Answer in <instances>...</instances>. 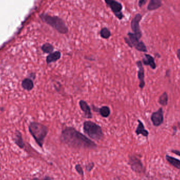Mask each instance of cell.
Returning <instances> with one entry per match:
<instances>
[{
  "instance_id": "1",
  "label": "cell",
  "mask_w": 180,
  "mask_h": 180,
  "mask_svg": "<svg viewBox=\"0 0 180 180\" xmlns=\"http://www.w3.org/2000/svg\"><path fill=\"white\" fill-rule=\"evenodd\" d=\"M60 140L70 148L78 149H94L96 143L73 127H66L62 131Z\"/></svg>"
},
{
  "instance_id": "2",
  "label": "cell",
  "mask_w": 180,
  "mask_h": 180,
  "mask_svg": "<svg viewBox=\"0 0 180 180\" xmlns=\"http://www.w3.org/2000/svg\"><path fill=\"white\" fill-rule=\"evenodd\" d=\"M29 132L34 138L36 142L40 148H42L44 139L49 132L48 128L43 124L37 122H32L30 124Z\"/></svg>"
},
{
  "instance_id": "3",
  "label": "cell",
  "mask_w": 180,
  "mask_h": 180,
  "mask_svg": "<svg viewBox=\"0 0 180 180\" xmlns=\"http://www.w3.org/2000/svg\"><path fill=\"white\" fill-rule=\"evenodd\" d=\"M40 17L43 22L54 28L59 33L66 34L68 32V27L64 21L58 16H52L48 14L43 13Z\"/></svg>"
},
{
  "instance_id": "4",
  "label": "cell",
  "mask_w": 180,
  "mask_h": 180,
  "mask_svg": "<svg viewBox=\"0 0 180 180\" xmlns=\"http://www.w3.org/2000/svg\"><path fill=\"white\" fill-rule=\"evenodd\" d=\"M83 131L91 139L99 141L104 138V133L100 125L92 121H85L83 123Z\"/></svg>"
},
{
  "instance_id": "5",
  "label": "cell",
  "mask_w": 180,
  "mask_h": 180,
  "mask_svg": "<svg viewBox=\"0 0 180 180\" xmlns=\"http://www.w3.org/2000/svg\"><path fill=\"white\" fill-rule=\"evenodd\" d=\"M127 36L129 37V38H124V41L130 48L134 47L138 51L143 52H146L148 51L145 44L143 41H140L133 33H128Z\"/></svg>"
},
{
  "instance_id": "6",
  "label": "cell",
  "mask_w": 180,
  "mask_h": 180,
  "mask_svg": "<svg viewBox=\"0 0 180 180\" xmlns=\"http://www.w3.org/2000/svg\"><path fill=\"white\" fill-rule=\"evenodd\" d=\"M107 5L110 7L113 13L119 20H122L124 17L123 14L122 13L123 6L122 4L114 0H105Z\"/></svg>"
},
{
  "instance_id": "7",
  "label": "cell",
  "mask_w": 180,
  "mask_h": 180,
  "mask_svg": "<svg viewBox=\"0 0 180 180\" xmlns=\"http://www.w3.org/2000/svg\"><path fill=\"white\" fill-rule=\"evenodd\" d=\"M129 165L131 167L133 171L138 173H143L144 171V168L143 163L139 158H138L135 155H131L129 156V159L128 162Z\"/></svg>"
},
{
  "instance_id": "8",
  "label": "cell",
  "mask_w": 180,
  "mask_h": 180,
  "mask_svg": "<svg viewBox=\"0 0 180 180\" xmlns=\"http://www.w3.org/2000/svg\"><path fill=\"white\" fill-rule=\"evenodd\" d=\"M142 18V16L141 14H136L133 18L131 22V29L132 30L133 33L139 39L142 37V32L140 26V22Z\"/></svg>"
},
{
  "instance_id": "9",
  "label": "cell",
  "mask_w": 180,
  "mask_h": 180,
  "mask_svg": "<svg viewBox=\"0 0 180 180\" xmlns=\"http://www.w3.org/2000/svg\"><path fill=\"white\" fill-rule=\"evenodd\" d=\"M151 120L153 125L156 127L160 126L163 124L164 121L163 109L160 108L158 111L153 112L151 116Z\"/></svg>"
},
{
  "instance_id": "10",
  "label": "cell",
  "mask_w": 180,
  "mask_h": 180,
  "mask_svg": "<svg viewBox=\"0 0 180 180\" xmlns=\"http://www.w3.org/2000/svg\"><path fill=\"white\" fill-rule=\"evenodd\" d=\"M136 64L138 68V77L140 81L139 87L141 89H143L145 84L144 81V69L142 61L140 60L138 61Z\"/></svg>"
},
{
  "instance_id": "11",
  "label": "cell",
  "mask_w": 180,
  "mask_h": 180,
  "mask_svg": "<svg viewBox=\"0 0 180 180\" xmlns=\"http://www.w3.org/2000/svg\"><path fill=\"white\" fill-rule=\"evenodd\" d=\"M79 106L82 111L84 112V117L86 118H92V113L91 112V109L90 108V106L88 105L85 101L83 100H80L79 102Z\"/></svg>"
},
{
  "instance_id": "12",
  "label": "cell",
  "mask_w": 180,
  "mask_h": 180,
  "mask_svg": "<svg viewBox=\"0 0 180 180\" xmlns=\"http://www.w3.org/2000/svg\"><path fill=\"white\" fill-rule=\"evenodd\" d=\"M143 64L145 66H149L152 69H155L156 68V63L155 62L154 59L151 55L145 54L144 57L142 59Z\"/></svg>"
},
{
  "instance_id": "13",
  "label": "cell",
  "mask_w": 180,
  "mask_h": 180,
  "mask_svg": "<svg viewBox=\"0 0 180 180\" xmlns=\"http://www.w3.org/2000/svg\"><path fill=\"white\" fill-rule=\"evenodd\" d=\"M61 57V53L60 52V51H54L47 56L46 59V63L50 64L52 62H55L58 61Z\"/></svg>"
},
{
  "instance_id": "14",
  "label": "cell",
  "mask_w": 180,
  "mask_h": 180,
  "mask_svg": "<svg viewBox=\"0 0 180 180\" xmlns=\"http://www.w3.org/2000/svg\"><path fill=\"white\" fill-rule=\"evenodd\" d=\"M138 125L135 130V133L137 135H142L143 136L148 138L149 136V132L145 128L143 122H142L140 119H138Z\"/></svg>"
},
{
  "instance_id": "15",
  "label": "cell",
  "mask_w": 180,
  "mask_h": 180,
  "mask_svg": "<svg viewBox=\"0 0 180 180\" xmlns=\"http://www.w3.org/2000/svg\"><path fill=\"white\" fill-rule=\"evenodd\" d=\"M162 3L160 0H151L148 4L147 9L149 11L157 10L162 7Z\"/></svg>"
},
{
  "instance_id": "16",
  "label": "cell",
  "mask_w": 180,
  "mask_h": 180,
  "mask_svg": "<svg viewBox=\"0 0 180 180\" xmlns=\"http://www.w3.org/2000/svg\"><path fill=\"white\" fill-rule=\"evenodd\" d=\"M165 158L167 161L170 163L171 165L178 169H180V160L175 158L169 156L168 155H167L165 156Z\"/></svg>"
},
{
  "instance_id": "17",
  "label": "cell",
  "mask_w": 180,
  "mask_h": 180,
  "mask_svg": "<svg viewBox=\"0 0 180 180\" xmlns=\"http://www.w3.org/2000/svg\"><path fill=\"white\" fill-rule=\"evenodd\" d=\"M97 112L100 114V115L104 118H107L111 114L110 108L107 106H104L98 109Z\"/></svg>"
},
{
  "instance_id": "18",
  "label": "cell",
  "mask_w": 180,
  "mask_h": 180,
  "mask_svg": "<svg viewBox=\"0 0 180 180\" xmlns=\"http://www.w3.org/2000/svg\"><path fill=\"white\" fill-rule=\"evenodd\" d=\"M15 142L19 148H23L24 147V143L22 138V134L19 131H17L15 137Z\"/></svg>"
},
{
  "instance_id": "19",
  "label": "cell",
  "mask_w": 180,
  "mask_h": 180,
  "mask_svg": "<svg viewBox=\"0 0 180 180\" xmlns=\"http://www.w3.org/2000/svg\"><path fill=\"white\" fill-rule=\"evenodd\" d=\"M22 85L23 88L27 90H31L34 87L33 82L29 78L25 79L22 82Z\"/></svg>"
},
{
  "instance_id": "20",
  "label": "cell",
  "mask_w": 180,
  "mask_h": 180,
  "mask_svg": "<svg viewBox=\"0 0 180 180\" xmlns=\"http://www.w3.org/2000/svg\"><path fill=\"white\" fill-rule=\"evenodd\" d=\"M41 49L43 51V52L51 54V53L53 52L54 48L52 44L47 42L43 44V46L41 47Z\"/></svg>"
},
{
  "instance_id": "21",
  "label": "cell",
  "mask_w": 180,
  "mask_h": 180,
  "mask_svg": "<svg viewBox=\"0 0 180 180\" xmlns=\"http://www.w3.org/2000/svg\"><path fill=\"white\" fill-rule=\"evenodd\" d=\"M168 96L166 92H163L159 98L158 102L162 106H165L168 105Z\"/></svg>"
},
{
  "instance_id": "22",
  "label": "cell",
  "mask_w": 180,
  "mask_h": 180,
  "mask_svg": "<svg viewBox=\"0 0 180 180\" xmlns=\"http://www.w3.org/2000/svg\"><path fill=\"white\" fill-rule=\"evenodd\" d=\"M100 35L103 39H108L111 36V33L108 28L104 27L101 30Z\"/></svg>"
},
{
  "instance_id": "23",
  "label": "cell",
  "mask_w": 180,
  "mask_h": 180,
  "mask_svg": "<svg viewBox=\"0 0 180 180\" xmlns=\"http://www.w3.org/2000/svg\"><path fill=\"white\" fill-rule=\"evenodd\" d=\"M75 169L76 171L78 172V173L79 175H81L82 177H83L84 174V171L83 170L82 167H81V165L79 164H78L75 166Z\"/></svg>"
},
{
  "instance_id": "24",
  "label": "cell",
  "mask_w": 180,
  "mask_h": 180,
  "mask_svg": "<svg viewBox=\"0 0 180 180\" xmlns=\"http://www.w3.org/2000/svg\"><path fill=\"white\" fill-rule=\"evenodd\" d=\"M94 163L93 162H91V163H89L85 165V168H86V170H87L88 172H91L92 171V169L94 168Z\"/></svg>"
},
{
  "instance_id": "25",
  "label": "cell",
  "mask_w": 180,
  "mask_h": 180,
  "mask_svg": "<svg viewBox=\"0 0 180 180\" xmlns=\"http://www.w3.org/2000/svg\"><path fill=\"white\" fill-rule=\"evenodd\" d=\"M146 2H147L146 0H140V1H139L138 5L139 6L140 8H142V7H143V5L145 4Z\"/></svg>"
},
{
  "instance_id": "26",
  "label": "cell",
  "mask_w": 180,
  "mask_h": 180,
  "mask_svg": "<svg viewBox=\"0 0 180 180\" xmlns=\"http://www.w3.org/2000/svg\"><path fill=\"white\" fill-rule=\"evenodd\" d=\"M171 152L172 153H174V154H175L180 156V151H179L178 150H172Z\"/></svg>"
},
{
  "instance_id": "27",
  "label": "cell",
  "mask_w": 180,
  "mask_h": 180,
  "mask_svg": "<svg viewBox=\"0 0 180 180\" xmlns=\"http://www.w3.org/2000/svg\"><path fill=\"white\" fill-rule=\"evenodd\" d=\"M177 57L178 58L179 60L180 61V49L178 50L177 51Z\"/></svg>"
},
{
  "instance_id": "28",
  "label": "cell",
  "mask_w": 180,
  "mask_h": 180,
  "mask_svg": "<svg viewBox=\"0 0 180 180\" xmlns=\"http://www.w3.org/2000/svg\"><path fill=\"white\" fill-rule=\"evenodd\" d=\"M43 180H52V179L49 177H45Z\"/></svg>"
},
{
  "instance_id": "29",
  "label": "cell",
  "mask_w": 180,
  "mask_h": 180,
  "mask_svg": "<svg viewBox=\"0 0 180 180\" xmlns=\"http://www.w3.org/2000/svg\"><path fill=\"white\" fill-rule=\"evenodd\" d=\"M32 180H40V179H39V178H33Z\"/></svg>"
},
{
  "instance_id": "30",
  "label": "cell",
  "mask_w": 180,
  "mask_h": 180,
  "mask_svg": "<svg viewBox=\"0 0 180 180\" xmlns=\"http://www.w3.org/2000/svg\"><path fill=\"white\" fill-rule=\"evenodd\" d=\"M0 170H1V168H0Z\"/></svg>"
}]
</instances>
